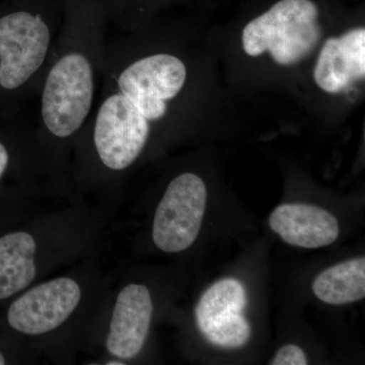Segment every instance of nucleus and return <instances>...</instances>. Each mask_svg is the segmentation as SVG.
<instances>
[{"label": "nucleus", "mask_w": 365, "mask_h": 365, "mask_svg": "<svg viewBox=\"0 0 365 365\" xmlns=\"http://www.w3.org/2000/svg\"><path fill=\"white\" fill-rule=\"evenodd\" d=\"M319 18L312 0H280L245 26L242 48L249 56L268 52L279 66H295L319 44Z\"/></svg>", "instance_id": "f257e3e1"}, {"label": "nucleus", "mask_w": 365, "mask_h": 365, "mask_svg": "<svg viewBox=\"0 0 365 365\" xmlns=\"http://www.w3.org/2000/svg\"><path fill=\"white\" fill-rule=\"evenodd\" d=\"M93 98V69L81 53H68L53 66L42 95L43 121L57 137H68L81 128Z\"/></svg>", "instance_id": "f03ea898"}, {"label": "nucleus", "mask_w": 365, "mask_h": 365, "mask_svg": "<svg viewBox=\"0 0 365 365\" xmlns=\"http://www.w3.org/2000/svg\"><path fill=\"white\" fill-rule=\"evenodd\" d=\"M206 201L205 184L197 175L185 173L173 180L155 211V246L165 253L188 249L200 232Z\"/></svg>", "instance_id": "7ed1b4c3"}, {"label": "nucleus", "mask_w": 365, "mask_h": 365, "mask_svg": "<svg viewBox=\"0 0 365 365\" xmlns=\"http://www.w3.org/2000/svg\"><path fill=\"white\" fill-rule=\"evenodd\" d=\"M150 135L148 120L122 93L106 98L96 119L93 140L106 167L126 169L140 155Z\"/></svg>", "instance_id": "20e7f679"}, {"label": "nucleus", "mask_w": 365, "mask_h": 365, "mask_svg": "<svg viewBox=\"0 0 365 365\" xmlns=\"http://www.w3.org/2000/svg\"><path fill=\"white\" fill-rule=\"evenodd\" d=\"M51 34L42 19L26 11L0 19V86L16 90L40 68Z\"/></svg>", "instance_id": "39448f33"}, {"label": "nucleus", "mask_w": 365, "mask_h": 365, "mask_svg": "<svg viewBox=\"0 0 365 365\" xmlns=\"http://www.w3.org/2000/svg\"><path fill=\"white\" fill-rule=\"evenodd\" d=\"M186 78V66L181 59L155 54L127 67L119 76L118 86L122 95L150 121L165 116L168 101L177 97Z\"/></svg>", "instance_id": "423d86ee"}, {"label": "nucleus", "mask_w": 365, "mask_h": 365, "mask_svg": "<svg viewBox=\"0 0 365 365\" xmlns=\"http://www.w3.org/2000/svg\"><path fill=\"white\" fill-rule=\"evenodd\" d=\"M81 287L71 278H57L38 285L16 300L7 313L14 330L42 335L61 326L81 302Z\"/></svg>", "instance_id": "0eeeda50"}, {"label": "nucleus", "mask_w": 365, "mask_h": 365, "mask_svg": "<svg viewBox=\"0 0 365 365\" xmlns=\"http://www.w3.org/2000/svg\"><path fill=\"white\" fill-rule=\"evenodd\" d=\"M153 300L148 288L141 284L127 285L118 295L107 348L122 359H131L143 349L153 317Z\"/></svg>", "instance_id": "6e6552de"}, {"label": "nucleus", "mask_w": 365, "mask_h": 365, "mask_svg": "<svg viewBox=\"0 0 365 365\" xmlns=\"http://www.w3.org/2000/svg\"><path fill=\"white\" fill-rule=\"evenodd\" d=\"M365 76V29L357 28L326 41L314 67V78L329 93L347 90Z\"/></svg>", "instance_id": "1a4fd4ad"}, {"label": "nucleus", "mask_w": 365, "mask_h": 365, "mask_svg": "<svg viewBox=\"0 0 365 365\" xmlns=\"http://www.w3.org/2000/svg\"><path fill=\"white\" fill-rule=\"evenodd\" d=\"M269 225L287 244L304 249L329 246L339 237V223L335 216L309 204L278 206L269 217Z\"/></svg>", "instance_id": "9d476101"}, {"label": "nucleus", "mask_w": 365, "mask_h": 365, "mask_svg": "<svg viewBox=\"0 0 365 365\" xmlns=\"http://www.w3.org/2000/svg\"><path fill=\"white\" fill-rule=\"evenodd\" d=\"M36 242L25 232L0 237V299L13 297L36 276Z\"/></svg>", "instance_id": "9b49d317"}, {"label": "nucleus", "mask_w": 365, "mask_h": 365, "mask_svg": "<svg viewBox=\"0 0 365 365\" xmlns=\"http://www.w3.org/2000/svg\"><path fill=\"white\" fill-rule=\"evenodd\" d=\"M314 295L326 304L340 306L365 297V258L350 259L323 271L313 283Z\"/></svg>", "instance_id": "f8f14e48"}, {"label": "nucleus", "mask_w": 365, "mask_h": 365, "mask_svg": "<svg viewBox=\"0 0 365 365\" xmlns=\"http://www.w3.org/2000/svg\"><path fill=\"white\" fill-rule=\"evenodd\" d=\"M199 330L213 345L225 348H239L248 342L251 327L237 312H225L197 322Z\"/></svg>", "instance_id": "ddd939ff"}, {"label": "nucleus", "mask_w": 365, "mask_h": 365, "mask_svg": "<svg viewBox=\"0 0 365 365\" xmlns=\"http://www.w3.org/2000/svg\"><path fill=\"white\" fill-rule=\"evenodd\" d=\"M247 304V294L240 281L227 278L209 287L196 307L197 322L225 312L242 313Z\"/></svg>", "instance_id": "4468645a"}, {"label": "nucleus", "mask_w": 365, "mask_h": 365, "mask_svg": "<svg viewBox=\"0 0 365 365\" xmlns=\"http://www.w3.org/2000/svg\"><path fill=\"white\" fill-rule=\"evenodd\" d=\"M270 364L306 365L307 364L306 353L297 345H285L278 350Z\"/></svg>", "instance_id": "2eb2a0df"}, {"label": "nucleus", "mask_w": 365, "mask_h": 365, "mask_svg": "<svg viewBox=\"0 0 365 365\" xmlns=\"http://www.w3.org/2000/svg\"><path fill=\"white\" fill-rule=\"evenodd\" d=\"M9 153H7L4 144L0 143V178L4 175V170H6L7 165H9Z\"/></svg>", "instance_id": "dca6fc26"}, {"label": "nucleus", "mask_w": 365, "mask_h": 365, "mask_svg": "<svg viewBox=\"0 0 365 365\" xmlns=\"http://www.w3.org/2000/svg\"><path fill=\"white\" fill-rule=\"evenodd\" d=\"M6 364V359H4V355H2V353L0 352V365Z\"/></svg>", "instance_id": "f3484780"}, {"label": "nucleus", "mask_w": 365, "mask_h": 365, "mask_svg": "<svg viewBox=\"0 0 365 365\" xmlns=\"http://www.w3.org/2000/svg\"><path fill=\"white\" fill-rule=\"evenodd\" d=\"M108 365H123L124 362L110 361L108 362Z\"/></svg>", "instance_id": "a211bd4d"}]
</instances>
